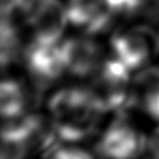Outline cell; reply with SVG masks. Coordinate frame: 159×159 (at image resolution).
<instances>
[{
  "label": "cell",
  "mask_w": 159,
  "mask_h": 159,
  "mask_svg": "<svg viewBox=\"0 0 159 159\" xmlns=\"http://www.w3.org/2000/svg\"><path fill=\"white\" fill-rule=\"evenodd\" d=\"M61 43V42H60ZM60 43L49 45L31 41L24 53L27 69L39 87H48L66 73Z\"/></svg>",
  "instance_id": "8992f818"
},
{
  "label": "cell",
  "mask_w": 159,
  "mask_h": 159,
  "mask_svg": "<svg viewBox=\"0 0 159 159\" xmlns=\"http://www.w3.org/2000/svg\"><path fill=\"white\" fill-rule=\"evenodd\" d=\"M145 148L147 138L129 121L119 119L102 133L96 152L102 159H137Z\"/></svg>",
  "instance_id": "5b68a950"
},
{
  "label": "cell",
  "mask_w": 159,
  "mask_h": 159,
  "mask_svg": "<svg viewBox=\"0 0 159 159\" xmlns=\"http://www.w3.org/2000/svg\"><path fill=\"white\" fill-rule=\"evenodd\" d=\"M158 46H159V35H158Z\"/></svg>",
  "instance_id": "2e32d148"
},
{
  "label": "cell",
  "mask_w": 159,
  "mask_h": 159,
  "mask_svg": "<svg viewBox=\"0 0 159 159\" xmlns=\"http://www.w3.org/2000/svg\"><path fill=\"white\" fill-rule=\"evenodd\" d=\"M32 41L57 45L70 22L67 4L60 0H34L25 11Z\"/></svg>",
  "instance_id": "3957f363"
},
{
  "label": "cell",
  "mask_w": 159,
  "mask_h": 159,
  "mask_svg": "<svg viewBox=\"0 0 159 159\" xmlns=\"http://www.w3.org/2000/svg\"><path fill=\"white\" fill-rule=\"evenodd\" d=\"M60 52L64 69L75 77H89L103 61L101 46L87 36H74L61 41Z\"/></svg>",
  "instance_id": "52a82bcc"
},
{
  "label": "cell",
  "mask_w": 159,
  "mask_h": 159,
  "mask_svg": "<svg viewBox=\"0 0 159 159\" xmlns=\"http://www.w3.org/2000/svg\"><path fill=\"white\" fill-rule=\"evenodd\" d=\"M30 154L22 138L2 137V159H25Z\"/></svg>",
  "instance_id": "4fadbf2b"
},
{
  "label": "cell",
  "mask_w": 159,
  "mask_h": 159,
  "mask_svg": "<svg viewBox=\"0 0 159 159\" xmlns=\"http://www.w3.org/2000/svg\"><path fill=\"white\" fill-rule=\"evenodd\" d=\"M67 11L73 25L91 34L107 30L115 20L106 7V0H67Z\"/></svg>",
  "instance_id": "ba28073f"
},
{
  "label": "cell",
  "mask_w": 159,
  "mask_h": 159,
  "mask_svg": "<svg viewBox=\"0 0 159 159\" xmlns=\"http://www.w3.org/2000/svg\"><path fill=\"white\" fill-rule=\"evenodd\" d=\"M129 70L119 59H103L92 75L91 91L95 93L106 112H121L134 101V80Z\"/></svg>",
  "instance_id": "7a4b0ae2"
},
{
  "label": "cell",
  "mask_w": 159,
  "mask_h": 159,
  "mask_svg": "<svg viewBox=\"0 0 159 159\" xmlns=\"http://www.w3.org/2000/svg\"><path fill=\"white\" fill-rule=\"evenodd\" d=\"M134 92L147 115L159 121V66L140 70L134 80Z\"/></svg>",
  "instance_id": "9c48e42d"
},
{
  "label": "cell",
  "mask_w": 159,
  "mask_h": 159,
  "mask_svg": "<svg viewBox=\"0 0 159 159\" xmlns=\"http://www.w3.org/2000/svg\"><path fill=\"white\" fill-rule=\"evenodd\" d=\"M145 6L147 0H106V7L113 18L133 16L140 10H145Z\"/></svg>",
  "instance_id": "7c38bea8"
},
{
  "label": "cell",
  "mask_w": 159,
  "mask_h": 159,
  "mask_svg": "<svg viewBox=\"0 0 159 159\" xmlns=\"http://www.w3.org/2000/svg\"><path fill=\"white\" fill-rule=\"evenodd\" d=\"M112 55L131 71L145 69L158 46V36L148 27H133L116 32L110 41Z\"/></svg>",
  "instance_id": "277c9868"
},
{
  "label": "cell",
  "mask_w": 159,
  "mask_h": 159,
  "mask_svg": "<svg viewBox=\"0 0 159 159\" xmlns=\"http://www.w3.org/2000/svg\"><path fill=\"white\" fill-rule=\"evenodd\" d=\"M28 95L22 85L14 80H4L0 89V109L3 119L27 113Z\"/></svg>",
  "instance_id": "30bf717a"
},
{
  "label": "cell",
  "mask_w": 159,
  "mask_h": 159,
  "mask_svg": "<svg viewBox=\"0 0 159 159\" xmlns=\"http://www.w3.org/2000/svg\"><path fill=\"white\" fill-rule=\"evenodd\" d=\"M43 157L45 159H93L89 152L84 149L61 144H56L55 147H52L48 152H45Z\"/></svg>",
  "instance_id": "5bb4252c"
},
{
  "label": "cell",
  "mask_w": 159,
  "mask_h": 159,
  "mask_svg": "<svg viewBox=\"0 0 159 159\" xmlns=\"http://www.w3.org/2000/svg\"><path fill=\"white\" fill-rule=\"evenodd\" d=\"M34 0H0V10L2 17H10L13 18L16 14L24 13L28 10Z\"/></svg>",
  "instance_id": "9a60e30c"
},
{
  "label": "cell",
  "mask_w": 159,
  "mask_h": 159,
  "mask_svg": "<svg viewBox=\"0 0 159 159\" xmlns=\"http://www.w3.org/2000/svg\"><path fill=\"white\" fill-rule=\"evenodd\" d=\"M49 112L59 140L78 143L96 131L106 110L91 88L71 87L50 98Z\"/></svg>",
  "instance_id": "6da1fadb"
},
{
  "label": "cell",
  "mask_w": 159,
  "mask_h": 159,
  "mask_svg": "<svg viewBox=\"0 0 159 159\" xmlns=\"http://www.w3.org/2000/svg\"><path fill=\"white\" fill-rule=\"evenodd\" d=\"M0 43H2V66L7 67L10 63L18 60L21 55V41H20L18 30L14 25L13 18L2 17V28H0Z\"/></svg>",
  "instance_id": "8fae6325"
}]
</instances>
